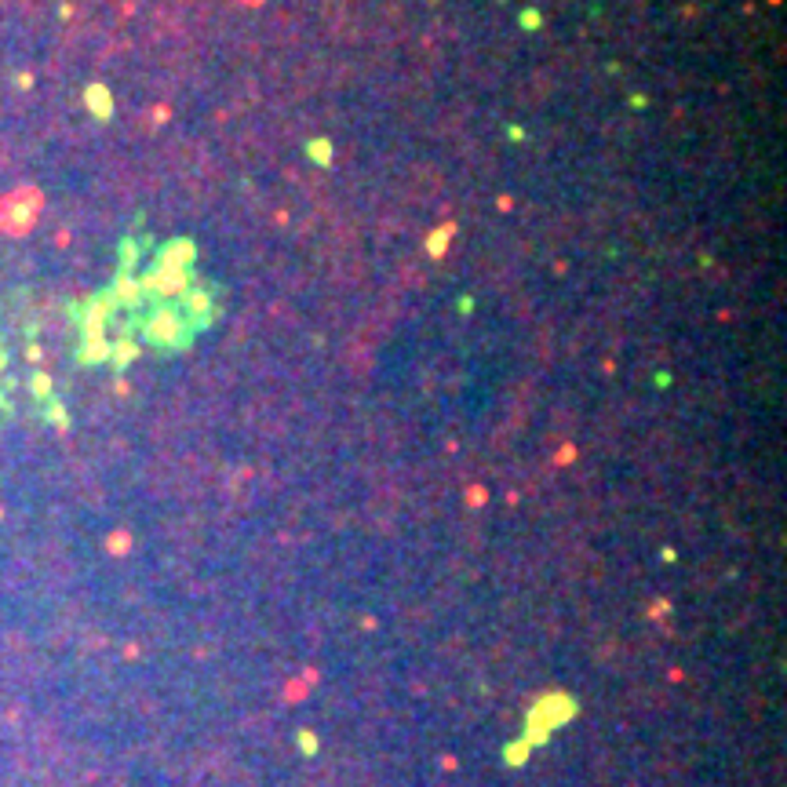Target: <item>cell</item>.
I'll return each mask as SVG.
<instances>
[{
  "instance_id": "1",
  "label": "cell",
  "mask_w": 787,
  "mask_h": 787,
  "mask_svg": "<svg viewBox=\"0 0 787 787\" xmlns=\"http://www.w3.org/2000/svg\"><path fill=\"white\" fill-rule=\"evenodd\" d=\"M22 201H26V190L0 204V230H8V234H26L29 230V222H33L37 212H22Z\"/></svg>"
}]
</instances>
